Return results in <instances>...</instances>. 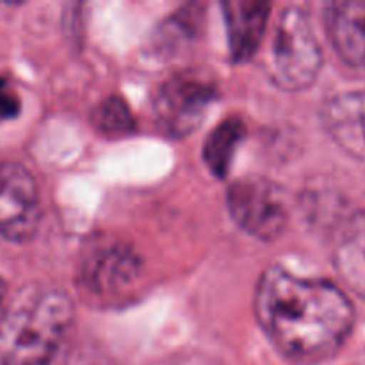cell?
Returning a JSON list of instances; mask_svg holds the SVG:
<instances>
[{
	"label": "cell",
	"instance_id": "obj_10",
	"mask_svg": "<svg viewBox=\"0 0 365 365\" xmlns=\"http://www.w3.org/2000/svg\"><path fill=\"white\" fill-rule=\"evenodd\" d=\"M223 9L232 57L235 61L250 59L266 34L271 6L267 2L239 0L223 4Z\"/></svg>",
	"mask_w": 365,
	"mask_h": 365
},
{
	"label": "cell",
	"instance_id": "obj_4",
	"mask_svg": "<svg viewBox=\"0 0 365 365\" xmlns=\"http://www.w3.org/2000/svg\"><path fill=\"white\" fill-rule=\"evenodd\" d=\"M235 223L250 235L273 241L287 225V210L280 189L264 178L252 177L234 182L227 195Z\"/></svg>",
	"mask_w": 365,
	"mask_h": 365
},
{
	"label": "cell",
	"instance_id": "obj_1",
	"mask_svg": "<svg viewBox=\"0 0 365 365\" xmlns=\"http://www.w3.org/2000/svg\"><path fill=\"white\" fill-rule=\"evenodd\" d=\"M255 314L278 351L298 364L334 356L355 323L348 296L327 280H312L269 267L255 292Z\"/></svg>",
	"mask_w": 365,
	"mask_h": 365
},
{
	"label": "cell",
	"instance_id": "obj_14",
	"mask_svg": "<svg viewBox=\"0 0 365 365\" xmlns=\"http://www.w3.org/2000/svg\"><path fill=\"white\" fill-rule=\"evenodd\" d=\"M18 113H20V98L16 91L6 78L0 77V121L11 120Z\"/></svg>",
	"mask_w": 365,
	"mask_h": 365
},
{
	"label": "cell",
	"instance_id": "obj_9",
	"mask_svg": "<svg viewBox=\"0 0 365 365\" xmlns=\"http://www.w3.org/2000/svg\"><path fill=\"white\" fill-rule=\"evenodd\" d=\"M327 31L342 61L365 68V2L328 4Z\"/></svg>",
	"mask_w": 365,
	"mask_h": 365
},
{
	"label": "cell",
	"instance_id": "obj_13",
	"mask_svg": "<svg viewBox=\"0 0 365 365\" xmlns=\"http://www.w3.org/2000/svg\"><path fill=\"white\" fill-rule=\"evenodd\" d=\"M96 127L109 135L127 134L134 128V120L128 110L127 103L121 98H107L102 106L96 109L95 114Z\"/></svg>",
	"mask_w": 365,
	"mask_h": 365
},
{
	"label": "cell",
	"instance_id": "obj_12",
	"mask_svg": "<svg viewBox=\"0 0 365 365\" xmlns=\"http://www.w3.org/2000/svg\"><path fill=\"white\" fill-rule=\"evenodd\" d=\"M242 135H245V125L239 118H228L214 128L212 134L207 138L205 150H203L210 173L216 177H225L228 173Z\"/></svg>",
	"mask_w": 365,
	"mask_h": 365
},
{
	"label": "cell",
	"instance_id": "obj_7",
	"mask_svg": "<svg viewBox=\"0 0 365 365\" xmlns=\"http://www.w3.org/2000/svg\"><path fill=\"white\" fill-rule=\"evenodd\" d=\"M139 257L125 242H102L82 260V287L93 294H114L134 282Z\"/></svg>",
	"mask_w": 365,
	"mask_h": 365
},
{
	"label": "cell",
	"instance_id": "obj_3",
	"mask_svg": "<svg viewBox=\"0 0 365 365\" xmlns=\"http://www.w3.org/2000/svg\"><path fill=\"white\" fill-rule=\"evenodd\" d=\"M271 77L284 89L309 88L321 70V48L309 18L289 7L278 18L271 43Z\"/></svg>",
	"mask_w": 365,
	"mask_h": 365
},
{
	"label": "cell",
	"instance_id": "obj_2",
	"mask_svg": "<svg viewBox=\"0 0 365 365\" xmlns=\"http://www.w3.org/2000/svg\"><path fill=\"white\" fill-rule=\"evenodd\" d=\"M73 327L63 291L29 289L0 317V365H52Z\"/></svg>",
	"mask_w": 365,
	"mask_h": 365
},
{
	"label": "cell",
	"instance_id": "obj_11",
	"mask_svg": "<svg viewBox=\"0 0 365 365\" xmlns=\"http://www.w3.org/2000/svg\"><path fill=\"white\" fill-rule=\"evenodd\" d=\"M335 266L342 280L365 298V209L356 212L335 248Z\"/></svg>",
	"mask_w": 365,
	"mask_h": 365
},
{
	"label": "cell",
	"instance_id": "obj_8",
	"mask_svg": "<svg viewBox=\"0 0 365 365\" xmlns=\"http://www.w3.org/2000/svg\"><path fill=\"white\" fill-rule=\"evenodd\" d=\"M323 123L344 152L365 160V91L341 93L328 100Z\"/></svg>",
	"mask_w": 365,
	"mask_h": 365
},
{
	"label": "cell",
	"instance_id": "obj_5",
	"mask_svg": "<svg viewBox=\"0 0 365 365\" xmlns=\"http://www.w3.org/2000/svg\"><path fill=\"white\" fill-rule=\"evenodd\" d=\"M39 191L27 168L13 160L0 163V239L20 242L38 227Z\"/></svg>",
	"mask_w": 365,
	"mask_h": 365
},
{
	"label": "cell",
	"instance_id": "obj_15",
	"mask_svg": "<svg viewBox=\"0 0 365 365\" xmlns=\"http://www.w3.org/2000/svg\"><path fill=\"white\" fill-rule=\"evenodd\" d=\"M4 298H6V284H4L2 278H0V307H2Z\"/></svg>",
	"mask_w": 365,
	"mask_h": 365
},
{
	"label": "cell",
	"instance_id": "obj_6",
	"mask_svg": "<svg viewBox=\"0 0 365 365\" xmlns=\"http://www.w3.org/2000/svg\"><path fill=\"white\" fill-rule=\"evenodd\" d=\"M214 96L216 88L198 75H177L157 93V120L170 135H187L202 123Z\"/></svg>",
	"mask_w": 365,
	"mask_h": 365
}]
</instances>
